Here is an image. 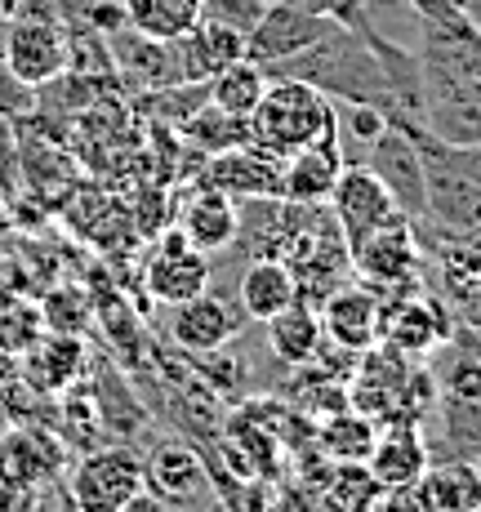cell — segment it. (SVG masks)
<instances>
[{"mask_svg":"<svg viewBox=\"0 0 481 512\" xmlns=\"http://www.w3.org/2000/svg\"><path fill=\"white\" fill-rule=\"evenodd\" d=\"M250 125V143L263 147L268 156L286 161L299 147L326 139V134L339 130V112L335 98L321 94L317 85L299 81V76H272L268 90H263L259 107L245 116Z\"/></svg>","mask_w":481,"mask_h":512,"instance_id":"cell-1","label":"cell"},{"mask_svg":"<svg viewBox=\"0 0 481 512\" xmlns=\"http://www.w3.org/2000/svg\"><path fill=\"white\" fill-rule=\"evenodd\" d=\"M0 63L27 90H45L49 81L72 72V27L54 9V0L0 27Z\"/></svg>","mask_w":481,"mask_h":512,"instance_id":"cell-2","label":"cell"},{"mask_svg":"<svg viewBox=\"0 0 481 512\" xmlns=\"http://www.w3.org/2000/svg\"><path fill=\"white\" fill-rule=\"evenodd\" d=\"M139 490H147L143 455L130 446L85 450L67 468V508L72 512H121Z\"/></svg>","mask_w":481,"mask_h":512,"instance_id":"cell-3","label":"cell"},{"mask_svg":"<svg viewBox=\"0 0 481 512\" xmlns=\"http://www.w3.org/2000/svg\"><path fill=\"white\" fill-rule=\"evenodd\" d=\"M419 263H424V250H419V232L410 219H397V223H388V228L361 236L357 245H348V268L357 272V281L370 285L379 299L415 290Z\"/></svg>","mask_w":481,"mask_h":512,"instance_id":"cell-4","label":"cell"},{"mask_svg":"<svg viewBox=\"0 0 481 512\" xmlns=\"http://www.w3.org/2000/svg\"><path fill=\"white\" fill-rule=\"evenodd\" d=\"M441 366L437 374V410L433 415L446 419V437L459 450V459H468V450L481 446V361L455 352L450 343H441Z\"/></svg>","mask_w":481,"mask_h":512,"instance_id":"cell-5","label":"cell"},{"mask_svg":"<svg viewBox=\"0 0 481 512\" xmlns=\"http://www.w3.org/2000/svg\"><path fill=\"white\" fill-rule=\"evenodd\" d=\"M139 281L156 303L179 308V303L196 299L201 290H210V254L196 250L179 228H165L152 241V250H147Z\"/></svg>","mask_w":481,"mask_h":512,"instance_id":"cell-6","label":"cell"},{"mask_svg":"<svg viewBox=\"0 0 481 512\" xmlns=\"http://www.w3.org/2000/svg\"><path fill=\"white\" fill-rule=\"evenodd\" d=\"M335 18H321V14H308V9H294L286 0H263L259 18L254 27L245 32V58L259 67H272V63H286V58L303 54V49L321 45L330 32H335Z\"/></svg>","mask_w":481,"mask_h":512,"instance_id":"cell-7","label":"cell"},{"mask_svg":"<svg viewBox=\"0 0 481 512\" xmlns=\"http://www.w3.org/2000/svg\"><path fill=\"white\" fill-rule=\"evenodd\" d=\"M455 334V321L441 308L437 299H424L415 290H401L384 299V312H379V343H388L392 352L410 361L433 357L441 343H450Z\"/></svg>","mask_w":481,"mask_h":512,"instance_id":"cell-8","label":"cell"},{"mask_svg":"<svg viewBox=\"0 0 481 512\" xmlns=\"http://www.w3.org/2000/svg\"><path fill=\"white\" fill-rule=\"evenodd\" d=\"M361 165H366V170L388 187V196L397 201V210L406 214L410 223H424V214H428L424 156H419V143L410 139L401 125H388V130L366 147Z\"/></svg>","mask_w":481,"mask_h":512,"instance_id":"cell-9","label":"cell"},{"mask_svg":"<svg viewBox=\"0 0 481 512\" xmlns=\"http://www.w3.org/2000/svg\"><path fill=\"white\" fill-rule=\"evenodd\" d=\"M326 205H330V219H335L343 245H357L361 236L406 219V214L397 210V201L388 196V187L379 183L361 161L343 165V174H339V183H335V192H330Z\"/></svg>","mask_w":481,"mask_h":512,"instance_id":"cell-10","label":"cell"},{"mask_svg":"<svg viewBox=\"0 0 481 512\" xmlns=\"http://www.w3.org/2000/svg\"><path fill=\"white\" fill-rule=\"evenodd\" d=\"M143 481L156 499H165L170 508H201L214 495V472L210 459H201L188 441L170 437L156 441L143 455Z\"/></svg>","mask_w":481,"mask_h":512,"instance_id":"cell-11","label":"cell"},{"mask_svg":"<svg viewBox=\"0 0 481 512\" xmlns=\"http://www.w3.org/2000/svg\"><path fill=\"white\" fill-rule=\"evenodd\" d=\"M63 464H67V450L54 432L32 428V423H14V428L0 432V486L45 490L63 472Z\"/></svg>","mask_w":481,"mask_h":512,"instance_id":"cell-12","label":"cell"},{"mask_svg":"<svg viewBox=\"0 0 481 512\" xmlns=\"http://www.w3.org/2000/svg\"><path fill=\"white\" fill-rule=\"evenodd\" d=\"M196 183L219 187L232 201H272V196H281V161L268 156L263 147L241 143L228 147V152L205 156V174Z\"/></svg>","mask_w":481,"mask_h":512,"instance_id":"cell-13","label":"cell"},{"mask_svg":"<svg viewBox=\"0 0 481 512\" xmlns=\"http://www.w3.org/2000/svg\"><path fill=\"white\" fill-rule=\"evenodd\" d=\"M241 326H245V312H237L228 299H219V294L201 290L196 299L174 308L170 339L179 343V352H188V357H205V352L228 348L241 334Z\"/></svg>","mask_w":481,"mask_h":512,"instance_id":"cell-14","label":"cell"},{"mask_svg":"<svg viewBox=\"0 0 481 512\" xmlns=\"http://www.w3.org/2000/svg\"><path fill=\"white\" fill-rule=\"evenodd\" d=\"M18 361H23V388L41 392V397H58V392L76 388L85 379V370H90V352H85L81 334H54V330H45Z\"/></svg>","mask_w":481,"mask_h":512,"instance_id":"cell-15","label":"cell"},{"mask_svg":"<svg viewBox=\"0 0 481 512\" xmlns=\"http://www.w3.org/2000/svg\"><path fill=\"white\" fill-rule=\"evenodd\" d=\"M343 147H339V130L326 139L299 147L281 161V201L290 205H326L335 192L339 174H343Z\"/></svg>","mask_w":481,"mask_h":512,"instance_id":"cell-16","label":"cell"},{"mask_svg":"<svg viewBox=\"0 0 481 512\" xmlns=\"http://www.w3.org/2000/svg\"><path fill=\"white\" fill-rule=\"evenodd\" d=\"M321 312V330H326L330 343L348 352H366L370 343H379V312H384V299H379L370 285H339L326 299L317 303Z\"/></svg>","mask_w":481,"mask_h":512,"instance_id":"cell-17","label":"cell"},{"mask_svg":"<svg viewBox=\"0 0 481 512\" xmlns=\"http://www.w3.org/2000/svg\"><path fill=\"white\" fill-rule=\"evenodd\" d=\"M433 464V450H428L424 437V423H406V419H392L379 423V437L366 455V468L375 472L379 486H410V481L424 477V468Z\"/></svg>","mask_w":481,"mask_h":512,"instance_id":"cell-18","label":"cell"},{"mask_svg":"<svg viewBox=\"0 0 481 512\" xmlns=\"http://www.w3.org/2000/svg\"><path fill=\"white\" fill-rule=\"evenodd\" d=\"M201 254H223L228 245H237V228H241V201H232L228 192L210 183H196L179 210L174 223Z\"/></svg>","mask_w":481,"mask_h":512,"instance_id":"cell-19","label":"cell"},{"mask_svg":"<svg viewBox=\"0 0 481 512\" xmlns=\"http://www.w3.org/2000/svg\"><path fill=\"white\" fill-rule=\"evenodd\" d=\"M107 49H112V63L121 67L125 76H134L139 85H147V90L188 81L174 41H152V36L134 32V27H116V32L107 36Z\"/></svg>","mask_w":481,"mask_h":512,"instance_id":"cell-20","label":"cell"},{"mask_svg":"<svg viewBox=\"0 0 481 512\" xmlns=\"http://www.w3.org/2000/svg\"><path fill=\"white\" fill-rule=\"evenodd\" d=\"M174 45H179L183 76H188V81H210V76H219L223 67H232L245 58V32L232 23H223V18H214V14H201L192 23V32H183Z\"/></svg>","mask_w":481,"mask_h":512,"instance_id":"cell-21","label":"cell"},{"mask_svg":"<svg viewBox=\"0 0 481 512\" xmlns=\"http://www.w3.org/2000/svg\"><path fill=\"white\" fill-rule=\"evenodd\" d=\"M263 330H268V348L277 352V361H286V366H294V370L308 366V361L317 357L321 339H326L317 303H308V299H294L286 312H277V317L263 321Z\"/></svg>","mask_w":481,"mask_h":512,"instance_id":"cell-22","label":"cell"},{"mask_svg":"<svg viewBox=\"0 0 481 512\" xmlns=\"http://www.w3.org/2000/svg\"><path fill=\"white\" fill-rule=\"evenodd\" d=\"M419 490L433 504V512H481V468L473 459H437L424 468Z\"/></svg>","mask_w":481,"mask_h":512,"instance_id":"cell-23","label":"cell"},{"mask_svg":"<svg viewBox=\"0 0 481 512\" xmlns=\"http://www.w3.org/2000/svg\"><path fill=\"white\" fill-rule=\"evenodd\" d=\"M299 299V281L281 259H254L241 277V312L245 321H268L277 312H286Z\"/></svg>","mask_w":481,"mask_h":512,"instance_id":"cell-24","label":"cell"},{"mask_svg":"<svg viewBox=\"0 0 481 512\" xmlns=\"http://www.w3.org/2000/svg\"><path fill=\"white\" fill-rule=\"evenodd\" d=\"M375 437H379V423L375 419H366L361 410L343 406V410H335V415H326L317 423L312 446H317L330 464H366Z\"/></svg>","mask_w":481,"mask_h":512,"instance_id":"cell-25","label":"cell"},{"mask_svg":"<svg viewBox=\"0 0 481 512\" xmlns=\"http://www.w3.org/2000/svg\"><path fill=\"white\" fill-rule=\"evenodd\" d=\"M384 486L366 464H330L321 468V504L326 512H375Z\"/></svg>","mask_w":481,"mask_h":512,"instance_id":"cell-26","label":"cell"},{"mask_svg":"<svg viewBox=\"0 0 481 512\" xmlns=\"http://www.w3.org/2000/svg\"><path fill=\"white\" fill-rule=\"evenodd\" d=\"M121 9L134 32L152 36V41H179L201 18L205 0H121Z\"/></svg>","mask_w":481,"mask_h":512,"instance_id":"cell-27","label":"cell"},{"mask_svg":"<svg viewBox=\"0 0 481 512\" xmlns=\"http://www.w3.org/2000/svg\"><path fill=\"white\" fill-rule=\"evenodd\" d=\"M268 81H272V76L263 72L259 63L241 58V63L223 67L219 76H210V81H205V90H210V103L219 107V112H228V116H250L254 107H259L263 90H268Z\"/></svg>","mask_w":481,"mask_h":512,"instance_id":"cell-28","label":"cell"},{"mask_svg":"<svg viewBox=\"0 0 481 512\" xmlns=\"http://www.w3.org/2000/svg\"><path fill=\"white\" fill-rule=\"evenodd\" d=\"M174 134H183V139H188L192 147H201L205 156L250 143V125H245V116H228V112H219L214 103H205L201 112H192Z\"/></svg>","mask_w":481,"mask_h":512,"instance_id":"cell-29","label":"cell"},{"mask_svg":"<svg viewBox=\"0 0 481 512\" xmlns=\"http://www.w3.org/2000/svg\"><path fill=\"white\" fill-rule=\"evenodd\" d=\"M45 334L41 303L27 299V294H0V357H23L36 339Z\"/></svg>","mask_w":481,"mask_h":512,"instance_id":"cell-30","label":"cell"},{"mask_svg":"<svg viewBox=\"0 0 481 512\" xmlns=\"http://www.w3.org/2000/svg\"><path fill=\"white\" fill-rule=\"evenodd\" d=\"M41 317H45V330H54V334H81L90 326V317H85V294L76 290V285H49L41 299Z\"/></svg>","mask_w":481,"mask_h":512,"instance_id":"cell-31","label":"cell"},{"mask_svg":"<svg viewBox=\"0 0 481 512\" xmlns=\"http://www.w3.org/2000/svg\"><path fill=\"white\" fill-rule=\"evenodd\" d=\"M294 9H308V14H321V18H335L339 27H352L357 32L366 23V0H286Z\"/></svg>","mask_w":481,"mask_h":512,"instance_id":"cell-32","label":"cell"},{"mask_svg":"<svg viewBox=\"0 0 481 512\" xmlns=\"http://www.w3.org/2000/svg\"><path fill=\"white\" fill-rule=\"evenodd\" d=\"M375 512H433V504L424 499L419 481H410V486H388L384 495H379Z\"/></svg>","mask_w":481,"mask_h":512,"instance_id":"cell-33","label":"cell"},{"mask_svg":"<svg viewBox=\"0 0 481 512\" xmlns=\"http://www.w3.org/2000/svg\"><path fill=\"white\" fill-rule=\"evenodd\" d=\"M41 5H49V0H0V27H5L9 18L32 14V9H41Z\"/></svg>","mask_w":481,"mask_h":512,"instance_id":"cell-34","label":"cell"},{"mask_svg":"<svg viewBox=\"0 0 481 512\" xmlns=\"http://www.w3.org/2000/svg\"><path fill=\"white\" fill-rule=\"evenodd\" d=\"M121 512H174L170 504H165V499H156L152 490H139V495L130 499V504H125Z\"/></svg>","mask_w":481,"mask_h":512,"instance_id":"cell-35","label":"cell"},{"mask_svg":"<svg viewBox=\"0 0 481 512\" xmlns=\"http://www.w3.org/2000/svg\"><path fill=\"white\" fill-rule=\"evenodd\" d=\"M205 512H228V508H223V504H210V508H205Z\"/></svg>","mask_w":481,"mask_h":512,"instance_id":"cell-36","label":"cell"},{"mask_svg":"<svg viewBox=\"0 0 481 512\" xmlns=\"http://www.w3.org/2000/svg\"><path fill=\"white\" fill-rule=\"evenodd\" d=\"M477 147H481V130H477Z\"/></svg>","mask_w":481,"mask_h":512,"instance_id":"cell-37","label":"cell"},{"mask_svg":"<svg viewBox=\"0 0 481 512\" xmlns=\"http://www.w3.org/2000/svg\"><path fill=\"white\" fill-rule=\"evenodd\" d=\"M41 512H45V508H41Z\"/></svg>","mask_w":481,"mask_h":512,"instance_id":"cell-38","label":"cell"}]
</instances>
